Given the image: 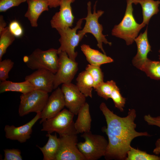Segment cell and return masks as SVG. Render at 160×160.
I'll list each match as a JSON object with an SVG mask.
<instances>
[{"instance_id": "1", "label": "cell", "mask_w": 160, "mask_h": 160, "mask_svg": "<svg viewBox=\"0 0 160 160\" xmlns=\"http://www.w3.org/2000/svg\"><path fill=\"white\" fill-rule=\"evenodd\" d=\"M100 108L107 124V127L102 128L108 138V145L104 156L105 159L125 160L134 139L139 136L150 135L146 132H139L136 130V124L135 121L136 114L135 109H129L126 116L121 117L111 111L104 103L100 104Z\"/></svg>"}, {"instance_id": "2", "label": "cell", "mask_w": 160, "mask_h": 160, "mask_svg": "<svg viewBox=\"0 0 160 160\" xmlns=\"http://www.w3.org/2000/svg\"><path fill=\"white\" fill-rule=\"evenodd\" d=\"M132 2L127 0V7L124 16L121 22L114 25L111 34L124 39L127 45L132 44L140 30L145 25L136 21L133 15Z\"/></svg>"}, {"instance_id": "3", "label": "cell", "mask_w": 160, "mask_h": 160, "mask_svg": "<svg viewBox=\"0 0 160 160\" xmlns=\"http://www.w3.org/2000/svg\"><path fill=\"white\" fill-rule=\"evenodd\" d=\"M81 137L85 141L78 143L77 146L86 160H97L104 156L108 141L103 136L90 131L83 133Z\"/></svg>"}, {"instance_id": "4", "label": "cell", "mask_w": 160, "mask_h": 160, "mask_svg": "<svg viewBox=\"0 0 160 160\" xmlns=\"http://www.w3.org/2000/svg\"><path fill=\"white\" fill-rule=\"evenodd\" d=\"M57 49L50 48L42 50L36 49L32 53L25 57V61L28 67L32 70L43 69L48 70L55 74L59 65V56Z\"/></svg>"}, {"instance_id": "5", "label": "cell", "mask_w": 160, "mask_h": 160, "mask_svg": "<svg viewBox=\"0 0 160 160\" xmlns=\"http://www.w3.org/2000/svg\"><path fill=\"white\" fill-rule=\"evenodd\" d=\"M97 1H96L93 7V12H91V3L89 1L87 3V15L84 20L86 23L82 30L78 31V33L85 35L86 33L92 34L96 39L97 44V46L100 49L103 53L106 54L103 47V44H108L110 46L112 45V43L108 41L105 37L108 35H104L102 33L103 28L102 25L98 22V19L104 13L102 10H98L96 12V7Z\"/></svg>"}, {"instance_id": "6", "label": "cell", "mask_w": 160, "mask_h": 160, "mask_svg": "<svg viewBox=\"0 0 160 160\" xmlns=\"http://www.w3.org/2000/svg\"><path fill=\"white\" fill-rule=\"evenodd\" d=\"M84 20V18L79 19L75 26L72 28L68 27L57 30L60 36L59 39L60 46L57 49L58 54L61 51L65 52L70 59L76 61L78 52L75 51V49L84 36L76 32L78 29L81 28Z\"/></svg>"}, {"instance_id": "7", "label": "cell", "mask_w": 160, "mask_h": 160, "mask_svg": "<svg viewBox=\"0 0 160 160\" xmlns=\"http://www.w3.org/2000/svg\"><path fill=\"white\" fill-rule=\"evenodd\" d=\"M74 114L64 109L54 117L44 121L41 131L48 133L53 132L60 135L66 134H77L73 121Z\"/></svg>"}, {"instance_id": "8", "label": "cell", "mask_w": 160, "mask_h": 160, "mask_svg": "<svg viewBox=\"0 0 160 160\" xmlns=\"http://www.w3.org/2000/svg\"><path fill=\"white\" fill-rule=\"evenodd\" d=\"M48 93L34 89L20 96L18 113L23 116L31 112H42L49 97Z\"/></svg>"}, {"instance_id": "9", "label": "cell", "mask_w": 160, "mask_h": 160, "mask_svg": "<svg viewBox=\"0 0 160 160\" xmlns=\"http://www.w3.org/2000/svg\"><path fill=\"white\" fill-rule=\"evenodd\" d=\"M58 55V67L55 74L54 89L61 84L71 83L78 70V63L70 59L65 52L61 51Z\"/></svg>"}, {"instance_id": "10", "label": "cell", "mask_w": 160, "mask_h": 160, "mask_svg": "<svg viewBox=\"0 0 160 160\" xmlns=\"http://www.w3.org/2000/svg\"><path fill=\"white\" fill-rule=\"evenodd\" d=\"M77 134L60 135V146L55 160H86L77 146Z\"/></svg>"}, {"instance_id": "11", "label": "cell", "mask_w": 160, "mask_h": 160, "mask_svg": "<svg viewBox=\"0 0 160 160\" xmlns=\"http://www.w3.org/2000/svg\"><path fill=\"white\" fill-rule=\"evenodd\" d=\"M61 89L64 96L65 106L74 115H77L86 103V97L76 85L72 83L62 84Z\"/></svg>"}, {"instance_id": "12", "label": "cell", "mask_w": 160, "mask_h": 160, "mask_svg": "<svg viewBox=\"0 0 160 160\" xmlns=\"http://www.w3.org/2000/svg\"><path fill=\"white\" fill-rule=\"evenodd\" d=\"M75 1H61L59 6V11L55 13L50 20V25L52 28L57 30L72 27L74 17L71 5Z\"/></svg>"}, {"instance_id": "13", "label": "cell", "mask_w": 160, "mask_h": 160, "mask_svg": "<svg viewBox=\"0 0 160 160\" xmlns=\"http://www.w3.org/2000/svg\"><path fill=\"white\" fill-rule=\"evenodd\" d=\"M55 77V74L51 71L41 69L36 70L31 74L27 75L25 79L31 84L35 89L49 93L54 89Z\"/></svg>"}, {"instance_id": "14", "label": "cell", "mask_w": 160, "mask_h": 160, "mask_svg": "<svg viewBox=\"0 0 160 160\" xmlns=\"http://www.w3.org/2000/svg\"><path fill=\"white\" fill-rule=\"evenodd\" d=\"M41 117V112L38 113L32 120L23 125L15 127L6 125L4 129L6 138L21 143L25 142L30 138L33 126Z\"/></svg>"}, {"instance_id": "15", "label": "cell", "mask_w": 160, "mask_h": 160, "mask_svg": "<svg viewBox=\"0 0 160 160\" xmlns=\"http://www.w3.org/2000/svg\"><path fill=\"white\" fill-rule=\"evenodd\" d=\"M64 106L65 102L63 94L61 89L58 87L49 96L46 104L41 112L40 123L56 116Z\"/></svg>"}, {"instance_id": "16", "label": "cell", "mask_w": 160, "mask_h": 160, "mask_svg": "<svg viewBox=\"0 0 160 160\" xmlns=\"http://www.w3.org/2000/svg\"><path fill=\"white\" fill-rule=\"evenodd\" d=\"M134 41L136 44L137 51L132 59V64L137 68L141 70L148 59V54L151 51V46L148 39L147 27L143 33H141L135 39Z\"/></svg>"}, {"instance_id": "17", "label": "cell", "mask_w": 160, "mask_h": 160, "mask_svg": "<svg viewBox=\"0 0 160 160\" xmlns=\"http://www.w3.org/2000/svg\"><path fill=\"white\" fill-rule=\"evenodd\" d=\"M27 10L24 15L33 27L38 26L37 21L42 13L49 10V4L46 0H27Z\"/></svg>"}, {"instance_id": "18", "label": "cell", "mask_w": 160, "mask_h": 160, "mask_svg": "<svg viewBox=\"0 0 160 160\" xmlns=\"http://www.w3.org/2000/svg\"><path fill=\"white\" fill-rule=\"evenodd\" d=\"M81 48L87 60L91 65L100 66L113 61V60L110 57L91 48L88 45L82 44L81 46Z\"/></svg>"}, {"instance_id": "19", "label": "cell", "mask_w": 160, "mask_h": 160, "mask_svg": "<svg viewBox=\"0 0 160 160\" xmlns=\"http://www.w3.org/2000/svg\"><path fill=\"white\" fill-rule=\"evenodd\" d=\"M77 115V119L74 123L77 133H83L90 131L92 119L89 105L87 103L80 109Z\"/></svg>"}, {"instance_id": "20", "label": "cell", "mask_w": 160, "mask_h": 160, "mask_svg": "<svg viewBox=\"0 0 160 160\" xmlns=\"http://www.w3.org/2000/svg\"><path fill=\"white\" fill-rule=\"evenodd\" d=\"M46 136L48 137L47 143L43 147L36 145L43 156V160H55L60 146V140L56 133L52 135L48 133Z\"/></svg>"}, {"instance_id": "21", "label": "cell", "mask_w": 160, "mask_h": 160, "mask_svg": "<svg viewBox=\"0 0 160 160\" xmlns=\"http://www.w3.org/2000/svg\"><path fill=\"white\" fill-rule=\"evenodd\" d=\"M35 89L34 86L29 81L15 82L7 81L1 82L0 93L7 91L16 92L25 94Z\"/></svg>"}, {"instance_id": "22", "label": "cell", "mask_w": 160, "mask_h": 160, "mask_svg": "<svg viewBox=\"0 0 160 160\" xmlns=\"http://www.w3.org/2000/svg\"><path fill=\"white\" fill-rule=\"evenodd\" d=\"M76 85L86 97H92V91L94 82L90 73L86 70L83 71L78 75L76 79Z\"/></svg>"}, {"instance_id": "23", "label": "cell", "mask_w": 160, "mask_h": 160, "mask_svg": "<svg viewBox=\"0 0 160 160\" xmlns=\"http://www.w3.org/2000/svg\"><path fill=\"white\" fill-rule=\"evenodd\" d=\"M139 4H140L142 10V23L145 25H148L151 17L159 12L160 1L140 0Z\"/></svg>"}, {"instance_id": "24", "label": "cell", "mask_w": 160, "mask_h": 160, "mask_svg": "<svg viewBox=\"0 0 160 160\" xmlns=\"http://www.w3.org/2000/svg\"><path fill=\"white\" fill-rule=\"evenodd\" d=\"M140 70L151 79L160 80V61H152L148 58Z\"/></svg>"}, {"instance_id": "25", "label": "cell", "mask_w": 160, "mask_h": 160, "mask_svg": "<svg viewBox=\"0 0 160 160\" xmlns=\"http://www.w3.org/2000/svg\"><path fill=\"white\" fill-rule=\"evenodd\" d=\"M15 37L12 33L8 27H6L0 32V61L7 49L14 42Z\"/></svg>"}, {"instance_id": "26", "label": "cell", "mask_w": 160, "mask_h": 160, "mask_svg": "<svg viewBox=\"0 0 160 160\" xmlns=\"http://www.w3.org/2000/svg\"><path fill=\"white\" fill-rule=\"evenodd\" d=\"M125 160H160V156L150 154L132 147L127 152Z\"/></svg>"}, {"instance_id": "27", "label": "cell", "mask_w": 160, "mask_h": 160, "mask_svg": "<svg viewBox=\"0 0 160 160\" xmlns=\"http://www.w3.org/2000/svg\"><path fill=\"white\" fill-rule=\"evenodd\" d=\"M116 85L115 82L111 80L106 82L103 81L94 89L99 96L107 100L111 98V93Z\"/></svg>"}, {"instance_id": "28", "label": "cell", "mask_w": 160, "mask_h": 160, "mask_svg": "<svg viewBox=\"0 0 160 160\" xmlns=\"http://www.w3.org/2000/svg\"><path fill=\"white\" fill-rule=\"evenodd\" d=\"M100 66L89 64L85 68V70L90 73L93 80L94 88L103 82L104 75Z\"/></svg>"}, {"instance_id": "29", "label": "cell", "mask_w": 160, "mask_h": 160, "mask_svg": "<svg viewBox=\"0 0 160 160\" xmlns=\"http://www.w3.org/2000/svg\"><path fill=\"white\" fill-rule=\"evenodd\" d=\"M115 107L121 112H123L126 102V98L121 95L118 87L116 85L113 90L111 95Z\"/></svg>"}, {"instance_id": "30", "label": "cell", "mask_w": 160, "mask_h": 160, "mask_svg": "<svg viewBox=\"0 0 160 160\" xmlns=\"http://www.w3.org/2000/svg\"><path fill=\"white\" fill-rule=\"evenodd\" d=\"M14 63L7 59L0 61V80L4 81L9 78V73L14 66Z\"/></svg>"}, {"instance_id": "31", "label": "cell", "mask_w": 160, "mask_h": 160, "mask_svg": "<svg viewBox=\"0 0 160 160\" xmlns=\"http://www.w3.org/2000/svg\"><path fill=\"white\" fill-rule=\"evenodd\" d=\"M27 0H0V12H5L10 8L18 6Z\"/></svg>"}, {"instance_id": "32", "label": "cell", "mask_w": 160, "mask_h": 160, "mask_svg": "<svg viewBox=\"0 0 160 160\" xmlns=\"http://www.w3.org/2000/svg\"><path fill=\"white\" fill-rule=\"evenodd\" d=\"M4 160H22L21 152L18 149H6L4 150Z\"/></svg>"}, {"instance_id": "33", "label": "cell", "mask_w": 160, "mask_h": 160, "mask_svg": "<svg viewBox=\"0 0 160 160\" xmlns=\"http://www.w3.org/2000/svg\"><path fill=\"white\" fill-rule=\"evenodd\" d=\"M9 30L15 37H21L23 33L22 27L19 23L17 20L11 22L8 26Z\"/></svg>"}, {"instance_id": "34", "label": "cell", "mask_w": 160, "mask_h": 160, "mask_svg": "<svg viewBox=\"0 0 160 160\" xmlns=\"http://www.w3.org/2000/svg\"><path fill=\"white\" fill-rule=\"evenodd\" d=\"M144 119L149 125L156 126L160 128V116L154 117L148 114L144 116Z\"/></svg>"}, {"instance_id": "35", "label": "cell", "mask_w": 160, "mask_h": 160, "mask_svg": "<svg viewBox=\"0 0 160 160\" xmlns=\"http://www.w3.org/2000/svg\"><path fill=\"white\" fill-rule=\"evenodd\" d=\"M49 4L50 8H56L60 6V3L62 0H46Z\"/></svg>"}, {"instance_id": "36", "label": "cell", "mask_w": 160, "mask_h": 160, "mask_svg": "<svg viewBox=\"0 0 160 160\" xmlns=\"http://www.w3.org/2000/svg\"><path fill=\"white\" fill-rule=\"evenodd\" d=\"M156 147L153 151V153L156 155L160 153V138L158 139L155 143Z\"/></svg>"}, {"instance_id": "37", "label": "cell", "mask_w": 160, "mask_h": 160, "mask_svg": "<svg viewBox=\"0 0 160 160\" xmlns=\"http://www.w3.org/2000/svg\"><path fill=\"white\" fill-rule=\"evenodd\" d=\"M7 23L4 20L3 16H0V32H1L6 27Z\"/></svg>"}, {"instance_id": "38", "label": "cell", "mask_w": 160, "mask_h": 160, "mask_svg": "<svg viewBox=\"0 0 160 160\" xmlns=\"http://www.w3.org/2000/svg\"><path fill=\"white\" fill-rule=\"evenodd\" d=\"M132 1L133 4L136 5L139 4V1L140 0H129Z\"/></svg>"}, {"instance_id": "39", "label": "cell", "mask_w": 160, "mask_h": 160, "mask_svg": "<svg viewBox=\"0 0 160 160\" xmlns=\"http://www.w3.org/2000/svg\"><path fill=\"white\" fill-rule=\"evenodd\" d=\"M159 60L160 61V55H159Z\"/></svg>"}, {"instance_id": "40", "label": "cell", "mask_w": 160, "mask_h": 160, "mask_svg": "<svg viewBox=\"0 0 160 160\" xmlns=\"http://www.w3.org/2000/svg\"><path fill=\"white\" fill-rule=\"evenodd\" d=\"M158 52H159V53H160V49H159V50Z\"/></svg>"}]
</instances>
